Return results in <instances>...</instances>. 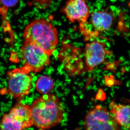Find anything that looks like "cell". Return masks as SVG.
I'll return each instance as SVG.
<instances>
[{
	"label": "cell",
	"mask_w": 130,
	"mask_h": 130,
	"mask_svg": "<svg viewBox=\"0 0 130 130\" xmlns=\"http://www.w3.org/2000/svg\"><path fill=\"white\" fill-rule=\"evenodd\" d=\"M33 125L29 106L21 103L4 114L0 121V129L3 130H21Z\"/></svg>",
	"instance_id": "obj_4"
},
{
	"label": "cell",
	"mask_w": 130,
	"mask_h": 130,
	"mask_svg": "<svg viewBox=\"0 0 130 130\" xmlns=\"http://www.w3.org/2000/svg\"><path fill=\"white\" fill-rule=\"evenodd\" d=\"M10 59H10V60L12 62H13L14 63H18L19 61L17 55H14V53L13 54H12Z\"/></svg>",
	"instance_id": "obj_13"
},
{
	"label": "cell",
	"mask_w": 130,
	"mask_h": 130,
	"mask_svg": "<svg viewBox=\"0 0 130 130\" xmlns=\"http://www.w3.org/2000/svg\"><path fill=\"white\" fill-rule=\"evenodd\" d=\"M130 107L129 105H113L110 111L116 123L120 126L128 130L130 127Z\"/></svg>",
	"instance_id": "obj_10"
},
{
	"label": "cell",
	"mask_w": 130,
	"mask_h": 130,
	"mask_svg": "<svg viewBox=\"0 0 130 130\" xmlns=\"http://www.w3.org/2000/svg\"><path fill=\"white\" fill-rule=\"evenodd\" d=\"M19 1V0H0V2L3 6L7 8L14 6Z\"/></svg>",
	"instance_id": "obj_12"
},
{
	"label": "cell",
	"mask_w": 130,
	"mask_h": 130,
	"mask_svg": "<svg viewBox=\"0 0 130 130\" xmlns=\"http://www.w3.org/2000/svg\"><path fill=\"white\" fill-rule=\"evenodd\" d=\"M23 37L25 41L36 44L49 56L55 51L59 43L57 29L45 19H37L28 24L24 31Z\"/></svg>",
	"instance_id": "obj_2"
},
{
	"label": "cell",
	"mask_w": 130,
	"mask_h": 130,
	"mask_svg": "<svg viewBox=\"0 0 130 130\" xmlns=\"http://www.w3.org/2000/svg\"><path fill=\"white\" fill-rule=\"evenodd\" d=\"M32 69L27 65L12 70L8 73V93L13 99H21L30 92Z\"/></svg>",
	"instance_id": "obj_3"
},
{
	"label": "cell",
	"mask_w": 130,
	"mask_h": 130,
	"mask_svg": "<svg viewBox=\"0 0 130 130\" xmlns=\"http://www.w3.org/2000/svg\"><path fill=\"white\" fill-rule=\"evenodd\" d=\"M68 20L72 23H85L90 16V9L86 0H69L63 9Z\"/></svg>",
	"instance_id": "obj_8"
},
{
	"label": "cell",
	"mask_w": 130,
	"mask_h": 130,
	"mask_svg": "<svg viewBox=\"0 0 130 130\" xmlns=\"http://www.w3.org/2000/svg\"><path fill=\"white\" fill-rule=\"evenodd\" d=\"M106 43L100 41H93L86 44L85 49V70L93 71L95 68L105 61L109 51L106 49Z\"/></svg>",
	"instance_id": "obj_7"
},
{
	"label": "cell",
	"mask_w": 130,
	"mask_h": 130,
	"mask_svg": "<svg viewBox=\"0 0 130 130\" xmlns=\"http://www.w3.org/2000/svg\"><path fill=\"white\" fill-rule=\"evenodd\" d=\"M108 109L98 105L90 109L85 118L84 128L88 130L120 129Z\"/></svg>",
	"instance_id": "obj_5"
},
{
	"label": "cell",
	"mask_w": 130,
	"mask_h": 130,
	"mask_svg": "<svg viewBox=\"0 0 130 130\" xmlns=\"http://www.w3.org/2000/svg\"><path fill=\"white\" fill-rule=\"evenodd\" d=\"M20 53L25 65L31 68L33 72L38 73L51 64L48 55L40 47L32 43L24 42Z\"/></svg>",
	"instance_id": "obj_6"
},
{
	"label": "cell",
	"mask_w": 130,
	"mask_h": 130,
	"mask_svg": "<svg viewBox=\"0 0 130 130\" xmlns=\"http://www.w3.org/2000/svg\"><path fill=\"white\" fill-rule=\"evenodd\" d=\"M30 108L33 125L40 129H50L63 120V107L54 94H43L35 100Z\"/></svg>",
	"instance_id": "obj_1"
},
{
	"label": "cell",
	"mask_w": 130,
	"mask_h": 130,
	"mask_svg": "<svg viewBox=\"0 0 130 130\" xmlns=\"http://www.w3.org/2000/svg\"><path fill=\"white\" fill-rule=\"evenodd\" d=\"M115 17L111 12L107 11L94 12L91 16V22L94 29L98 32L109 30L114 21Z\"/></svg>",
	"instance_id": "obj_9"
},
{
	"label": "cell",
	"mask_w": 130,
	"mask_h": 130,
	"mask_svg": "<svg viewBox=\"0 0 130 130\" xmlns=\"http://www.w3.org/2000/svg\"><path fill=\"white\" fill-rule=\"evenodd\" d=\"M54 86V81L50 77L46 76L40 77L36 84L37 90L40 94H48L53 90Z\"/></svg>",
	"instance_id": "obj_11"
}]
</instances>
